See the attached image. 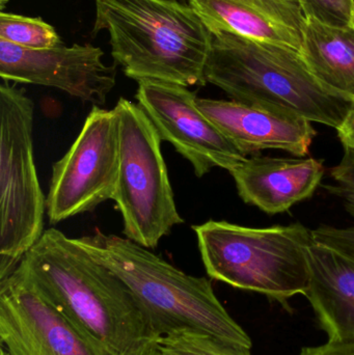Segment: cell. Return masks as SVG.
I'll list each match as a JSON object with an SVG mask.
<instances>
[{
    "label": "cell",
    "instance_id": "7402d4cb",
    "mask_svg": "<svg viewBox=\"0 0 354 355\" xmlns=\"http://www.w3.org/2000/svg\"><path fill=\"white\" fill-rule=\"evenodd\" d=\"M337 131L344 150H349L354 153V105L342 126Z\"/></svg>",
    "mask_w": 354,
    "mask_h": 355
},
{
    "label": "cell",
    "instance_id": "52a82bcc",
    "mask_svg": "<svg viewBox=\"0 0 354 355\" xmlns=\"http://www.w3.org/2000/svg\"><path fill=\"white\" fill-rule=\"evenodd\" d=\"M114 110L120 127V171L112 200L122 214L125 237L154 250L172 227L184 223L162 156V141L139 104L121 98Z\"/></svg>",
    "mask_w": 354,
    "mask_h": 355
},
{
    "label": "cell",
    "instance_id": "4fadbf2b",
    "mask_svg": "<svg viewBox=\"0 0 354 355\" xmlns=\"http://www.w3.org/2000/svg\"><path fill=\"white\" fill-rule=\"evenodd\" d=\"M189 6L213 35L301 50L307 18L297 0H189Z\"/></svg>",
    "mask_w": 354,
    "mask_h": 355
},
{
    "label": "cell",
    "instance_id": "d6986e66",
    "mask_svg": "<svg viewBox=\"0 0 354 355\" xmlns=\"http://www.w3.org/2000/svg\"><path fill=\"white\" fill-rule=\"evenodd\" d=\"M251 350L193 329H177L160 337L157 343L162 355H251Z\"/></svg>",
    "mask_w": 354,
    "mask_h": 355
},
{
    "label": "cell",
    "instance_id": "5bb4252c",
    "mask_svg": "<svg viewBox=\"0 0 354 355\" xmlns=\"http://www.w3.org/2000/svg\"><path fill=\"white\" fill-rule=\"evenodd\" d=\"M243 202L267 214L286 212L313 196L324 175L321 160L253 156L230 171Z\"/></svg>",
    "mask_w": 354,
    "mask_h": 355
},
{
    "label": "cell",
    "instance_id": "484cf974",
    "mask_svg": "<svg viewBox=\"0 0 354 355\" xmlns=\"http://www.w3.org/2000/svg\"><path fill=\"white\" fill-rule=\"evenodd\" d=\"M175 1H180V2H183V3H188L189 4V0H175Z\"/></svg>",
    "mask_w": 354,
    "mask_h": 355
},
{
    "label": "cell",
    "instance_id": "e0dca14e",
    "mask_svg": "<svg viewBox=\"0 0 354 355\" xmlns=\"http://www.w3.org/2000/svg\"><path fill=\"white\" fill-rule=\"evenodd\" d=\"M335 184L324 186L328 191L343 200L345 209L354 219V153L344 150L338 166L330 170ZM316 243L328 246L341 254L354 259V225L349 227H322L312 230Z\"/></svg>",
    "mask_w": 354,
    "mask_h": 355
},
{
    "label": "cell",
    "instance_id": "6da1fadb",
    "mask_svg": "<svg viewBox=\"0 0 354 355\" xmlns=\"http://www.w3.org/2000/svg\"><path fill=\"white\" fill-rule=\"evenodd\" d=\"M44 295L99 355H145L159 336L124 282L74 238L44 231L21 261Z\"/></svg>",
    "mask_w": 354,
    "mask_h": 355
},
{
    "label": "cell",
    "instance_id": "8992f818",
    "mask_svg": "<svg viewBox=\"0 0 354 355\" xmlns=\"http://www.w3.org/2000/svg\"><path fill=\"white\" fill-rule=\"evenodd\" d=\"M3 81V80H2ZM35 104L23 89L0 85V281L44 233L46 198L33 156Z\"/></svg>",
    "mask_w": 354,
    "mask_h": 355
},
{
    "label": "cell",
    "instance_id": "9a60e30c",
    "mask_svg": "<svg viewBox=\"0 0 354 355\" xmlns=\"http://www.w3.org/2000/svg\"><path fill=\"white\" fill-rule=\"evenodd\" d=\"M305 296L330 343H354V259L312 242Z\"/></svg>",
    "mask_w": 354,
    "mask_h": 355
},
{
    "label": "cell",
    "instance_id": "30bf717a",
    "mask_svg": "<svg viewBox=\"0 0 354 355\" xmlns=\"http://www.w3.org/2000/svg\"><path fill=\"white\" fill-rule=\"evenodd\" d=\"M0 341L8 355H99L47 300L22 263L0 281Z\"/></svg>",
    "mask_w": 354,
    "mask_h": 355
},
{
    "label": "cell",
    "instance_id": "3957f363",
    "mask_svg": "<svg viewBox=\"0 0 354 355\" xmlns=\"http://www.w3.org/2000/svg\"><path fill=\"white\" fill-rule=\"evenodd\" d=\"M207 83L233 101L307 119L338 130L354 102L324 87L301 51L232 33L213 35Z\"/></svg>",
    "mask_w": 354,
    "mask_h": 355
},
{
    "label": "cell",
    "instance_id": "603a6c76",
    "mask_svg": "<svg viewBox=\"0 0 354 355\" xmlns=\"http://www.w3.org/2000/svg\"><path fill=\"white\" fill-rule=\"evenodd\" d=\"M8 0H0V8H1V12H3L4 8H6V2Z\"/></svg>",
    "mask_w": 354,
    "mask_h": 355
},
{
    "label": "cell",
    "instance_id": "7a4b0ae2",
    "mask_svg": "<svg viewBox=\"0 0 354 355\" xmlns=\"http://www.w3.org/2000/svg\"><path fill=\"white\" fill-rule=\"evenodd\" d=\"M94 37L109 33L114 64L137 83L207 85L213 33L188 3L175 0H95Z\"/></svg>",
    "mask_w": 354,
    "mask_h": 355
},
{
    "label": "cell",
    "instance_id": "7c38bea8",
    "mask_svg": "<svg viewBox=\"0 0 354 355\" xmlns=\"http://www.w3.org/2000/svg\"><path fill=\"white\" fill-rule=\"evenodd\" d=\"M204 114L247 157L262 150H284L297 157L309 154L317 132L307 119L226 100L200 99Z\"/></svg>",
    "mask_w": 354,
    "mask_h": 355
},
{
    "label": "cell",
    "instance_id": "d4e9b609",
    "mask_svg": "<svg viewBox=\"0 0 354 355\" xmlns=\"http://www.w3.org/2000/svg\"><path fill=\"white\" fill-rule=\"evenodd\" d=\"M1 355H8V352H6V350L4 349L3 347L1 348Z\"/></svg>",
    "mask_w": 354,
    "mask_h": 355
},
{
    "label": "cell",
    "instance_id": "277c9868",
    "mask_svg": "<svg viewBox=\"0 0 354 355\" xmlns=\"http://www.w3.org/2000/svg\"><path fill=\"white\" fill-rule=\"evenodd\" d=\"M77 242L129 288L159 337L193 329L251 349L247 331L232 318L207 277L183 272L149 248L100 230Z\"/></svg>",
    "mask_w": 354,
    "mask_h": 355
},
{
    "label": "cell",
    "instance_id": "cb8c5ba5",
    "mask_svg": "<svg viewBox=\"0 0 354 355\" xmlns=\"http://www.w3.org/2000/svg\"><path fill=\"white\" fill-rule=\"evenodd\" d=\"M145 355H162V354H160L159 352H157V349H156V350H154V352H150V354H148Z\"/></svg>",
    "mask_w": 354,
    "mask_h": 355
},
{
    "label": "cell",
    "instance_id": "5b68a950",
    "mask_svg": "<svg viewBox=\"0 0 354 355\" xmlns=\"http://www.w3.org/2000/svg\"><path fill=\"white\" fill-rule=\"evenodd\" d=\"M206 272L237 289L257 292L289 310L309 287L311 231L301 223L247 227L209 220L193 225Z\"/></svg>",
    "mask_w": 354,
    "mask_h": 355
},
{
    "label": "cell",
    "instance_id": "2e32d148",
    "mask_svg": "<svg viewBox=\"0 0 354 355\" xmlns=\"http://www.w3.org/2000/svg\"><path fill=\"white\" fill-rule=\"evenodd\" d=\"M301 53L324 87L354 102V25L330 26L307 19Z\"/></svg>",
    "mask_w": 354,
    "mask_h": 355
},
{
    "label": "cell",
    "instance_id": "ba28073f",
    "mask_svg": "<svg viewBox=\"0 0 354 355\" xmlns=\"http://www.w3.org/2000/svg\"><path fill=\"white\" fill-rule=\"evenodd\" d=\"M120 171L116 110L94 106L76 141L52 166L46 212L51 225L91 212L114 200Z\"/></svg>",
    "mask_w": 354,
    "mask_h": 355
},
{
    "label": "cell",
    "instance_id": "ac0fdd59",
    "mask_svg": "<svg viewBox=\"0 0 354 355\" xmlns=\"http://www.w3.org/2000/svg\"><path fill=\"white\" fill-rule=\"evenodd\" d=\"M0 40L28 50L50 49L62 45L57 31L41 17L0 12Z\"/></svg>",
    "mask_w": 354,
    "mask_h": 355
},
{
    "label": "cell",
    "instance_id": "44dd1931",
    "mask_svg": "<svg viewBox=\"0 0 354 355\" xmlns=\"http://www.w3.org/2000/svg\"><path fill=\"white\" fill-rule=\"evenodd\" d=\"M299 355H354V343H326L301 348Z\"/></svg>",
    "mask_w": 354,
    "mask_h": 355
},
{
    "label": "cell",
    "instance_id": "8fae6325",
    "mask_svg": "<svg viewBox=\"0 0 354 355\" xmlns=\"http://www.w3.org/2000/svg\"><path fill=\"white\" fill-rule=\"evenodd\" d=\"M91 44L28 50L0 40V77L15 83L54 87L83 102L103 105L116 85V64H104Z\"/></svg>",
    "mask_w": 354,
    "mask_h": 355
},
{
    "label": "cell",
    "instance_id": "ffe728a7",
    "mask_svg": "<svg viewBox=\"0 0 354 355\" xmlns=\"http://www.w3.org/2000/svg\"><path fill=\"white\" fill-rule=\"evenodd\" d=\"M306 18L330 26L354 25V0H297Z\"/></svg>",
    "mask_w": 354,
    "mask_h": 355
},
{
    "label": "cell",
    "instance_id": "9c48e42d",
    "mask_svg": "<svg viewBox=\"0 0 354 355\" xmlns=\"http://www.w3.org/2000/svg\"><path fill=\"white\" fill-rule=\"evenodd\" d=\"M135 98L161 141L172 144L191 162L197 178L205 176L213 168L230 172L247 158L202 112L195 93L188 87L166 81L141 80Z\"/></svg>",
    "mask_w": 354,
    "mask_h": 355
}]
</instances>
